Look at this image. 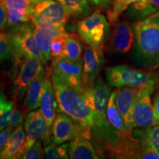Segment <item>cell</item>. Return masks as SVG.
<instances>
[{"label":"cell","mask_w":159,"mask_h":159,"mask_svg":"<svg viewBox=\"0 0 159 159\" xmlns=\"http://www.w3.org/2000/svg\"><path fill=\"white\" fill-rule=\"evenodd\" d=\"M69 15L56 0H39L32 5L30 22L35 26H66Z\"/></svg>","instance_id":"cell-6"},{"label":"cell","mask_w":159,"mask_h":159,"mask_svg":"<svg viewBox=\"0 0 159 159\" xmlns=\"http://www.w3.org/2000/svg\"><path fill=\"white\" fill-rule=\"evenodd\" d=\"M8 28L5 33L11 44L16 66L31 57H39L45 64L44 57L35 40V25L33 23L29 21Z\"/></svg>","instance_id":"cell-3"},{"label":"cell","mask_w":159,"mask_h":159,"mask_svg":"<svg viewBox=\"0 0 159 159\" xmlns=\"http://www.w3.org/2000/svg\"><path fill=\"white\" fill-rule=\"evenodd\" d=\"M76 30L80 39L89 46L99 47L109 36V24L100 11L87 16L77 24Z\"/></svg>","instance_id":"cell-5"},{"label":"cell","mask_w":159,"mask_h":159,"mask_svg":"<svg viewBox=\"0 0 159 159\" xmlns=\"http://www.w3.org/2000/svg\"><path fill=\"white\" fill-rule=\"evenodd\" d=\"M41 112L43 116H44L47 125V134L45 138L43 139V146L52 143V127L54 122L55 116H56V111L57 108V103L55 97L54 86L52 83L51 78L49 76L46 80L42 95L41 99V105H40Z\"/></svg>","instance_id":"cell-14"},{"label":"cell","mask_w":159,"mask_h":159,"mask_svg":"<svg viewBox=\"0 0 159 159\" xmlns=\"http://www.w3.org/2000/svg\"><path fill=\"white\" fill-rule=\"evenodd\" d=\"M7 13V27L30 21L33 4L30 0H1Z\"/></svg>","instance_id":"cell-17"},{"label":"cell","mask_w":159,"mask_h":159,"mask_svg":"<svg viewBox=\"0 0 159 159\" xmlns=\"http://www.w3.org/2000/svg\"><path fill=\"white\" fill-rule=\"evenodd\" d=\"M1 93H2V91H1V87H0V94H1Z\"/></svg>","instance_id":"cell-40"},{"label":"cell","mask_w":159,"mask_h":159,"mask_svg":"<svg viewBox=\"0 0 159 159\" xmlns=\"http://www.w3.org/2000/svg\"><path fill=\"white\" fill-rule=\"evenodd\" d=\"M14 102L9 100L5 92L0 94V131L10 125Z\"/></svg>","instance_id":"cell-25"},{"label":"cell","mask_w":159,"mask_h":159,"mask_svg":"<svg viewBox=\"0 0 159 159\" xmlns=\"http://www.w3.org/2000/svg\"><path fill=\"white\" fill-rule=\"evenodd\" d=\"M48 77V73L43 67L30 83L24 99V108L25 111H31L39 108L43 85Z\"/></svg>","instance_id":"cell-19"},{"label":"cell","mask_w":159,"mask_h":159,"mask_svg":"<svg viewBox=\"0 0 159 159\" xmlns=\"http://www.w3.org/2000/svg\"><path fill=\"white\" fill-rule=\"evenodd\" d=\"M105 77L109 85L122 88H145L154 89L158 80L157 75L150 71L130 68L128 65H119L105 69Z\"/></svg>","instance_id":"cell-4"},{"label":"cell","mask_w":159,"mask_h":159,"mask_svg":"<svg viewBox=\"0 0 159 159\" xmlns=\"http://www.w3.org/2000/svg\"><path fill=\"white\" fill-rule=\"evenodd\" d=\"M91 3L100 7H107L110 5V0H90Z\"/></svg>","instance_id":"cell-36"},{"label":"cell","mask_w":159,"mask_h":159,"mask_svg":"<svg viewBox=\"0 0 159 159\" xmlns=\"http://www.w3.org/2000/svg\"><path fill=\"white\" fill-rule=\"evenodd\" d=\"M7 13L2 2L0 0V30L7 27Z\"/></svg>","instance_id":"cell-33"},{"label":"cell","mask_w":159,"mask_h":159,"mask_svg":"<svg viewBox=\"0 0 159 159\" xmlns=\"http://www.w3.org/2000/svg\"><path fill=\"white\" fill-rule=\"evenodd\" d=\"M25 140V131L21 124L11 133L3 148L0 151V159L19 158Z\"/></svg>","instance_id":"cell-20"},{"label":"cell","mask_w":159,"mask_h":159,"mask_svg":"<svg viewBox=\"0 0 159 159\" xmlns=\"http://www.w3.org/2000/svg\"><path fill=\"white\" fill-rule=\"evenodd\" d=\"M134 57L148 69L159 53V11L134 25Z\"/></svg>","instance_id":"cell-2"},{"label":"cell","mask_w":159,"mask_h":159,"mask_svg":"<svg viewBox=\"0 0 159 159\" xmlns=\"http://www.w3.org/2000/svg\"><path fill=\"white\" fill-rule=\"evenodd\" d=\"M77 136L86 138L82 129L72 119L63 112H58L52 127V141L56 144L70 142Z\"/></svg>","instance_id":"cell-10"},{"label":"cell","mask_w":159,"mask_h":159,"mask_svg":"<svg viewBox=\"0 0 159 159\" xmlns=\"http://www.w3.org/2000/svg\"><path fill=\"white\" fill-rule=\"evenodd\" d=\"M69 156L71 159H97L101 158L89 139L81 136H77L69 142Z\"/></svg>","instance_id":"cell-21"},{"label":"cell","mask_w":159,"mask_h":159,"mask_svg":"<svg viewBox=\"0 0 159 159\" xmlns=\"http://www.w3.org/2000/svg\"><path fill=\"white\" fill-rule=\"evenodd\" d=\"M26 140L25 145L21 151V154L23 155L28 149L33 146L39 139L45 138L47 134V125L44 116H43L41 108L31 111L26 117L25 125Z\"/></svg>","instance_id":"cell-12"},{"label":"cell","mask_w":159,"mask_h":159,"mask_svg":"<svg viewBox=\"0 0 159 159\" xmlns=\"http://www.w3.org/2000/svg\"><path fill=\"white\" fill-rule=\"evenodd\" d=\"M13 130L14 129L9 125L7 128L4 129L3 130L0 131V151L3 148L4 145L5 144L6 142L7 141V139H8L10 136H11V133L13 132Z\"/></svg>","instance_id":"cell-34"},{"label":"cell","mask_w":159,"mask_h":159,"mask_svg":"<svg viewBox=\"0 0 159 159\" xmlns=\"http://www.w3.org/2000/svg\"><path fill=\"white\" fill-rule=\"evenodd\" d=\"M13 56L11 44L5 33L0 32V64Z\"/></svg>","instance_id":"cell-31"},{"label":"cell","mask_w":159,"mask_h":159,"mask_svg":"<svg viewBox=\"0 0 159 159\" xmlns=\"http://www.w3.org/2000/svg\"><path fill=\"white\" fill-rule=\"evenodd\" d=\"M42 60L37 57L27 58L21 63L19 72L12 85V90L18 101L25 99L30 83L43 68Z\"/></svg>","instance_id":"cell-8"},{"label":"cell","mask_w":159,"mask_h":159,"mask_svg":"<svg viewBox=\"0 0 159 159\" xmlns=\"http://www.w3.org/2000/svg\"><path fill=\"white\" fill-rule=\"evenodd\" d=\"M66 33L58 35L52 42L50 47V57L52 60L58 58L62 55L66 44Z\"/></svg>","instance_id":"cell-29"},{"label":"cell","mask_w":159,"mask_h":159,"mask_svg":"<svg viewBox=\"0 0 159 159\" xmlns=\"http://www.w3.org/2000/svg\"><path fill=\"white\" fill-rule=\"evenodd\" d=\"M146 2L152 8L159 10V0H148Z\"/></svg>","instance_id":"cell-38"},{"label":"cell","mask_w":159,"mask_h":159,"mask_svg":"<svg viewBox=\"0 0 159 159\" xmlns=\"http://www.w3.org/2000/svg\"><path fill=\"white\" fill-rule=\"evenodd\" d=\"M148 0H114V5L108 12V19L111 25H115L118 21L120 15L132 3L146 2Z\"/></svg>","instance_id":"cell-26"},{"label":"cell","mask_w":159,"mask_h":159,"mask_svg":"<svg viewBox=\"0 0 159 159\" xmlns=\"http://www.w3.org/2000/svg\"><path fill=\"white\" fill-rule=\"evenodd\" d=\"M116 97V91H114L112 93H111L110 97H109L106 109L107 118H108V122L121 134L132 135V131L129 130V128L127 127L124 119L117 109Z\"/></svg>","instance_id":"cell-22"},{"label":"cell","mask_w":159,"mask_h":159,"mask_svg":"<svg viewBox=\"0 0 159 159\" xmlns=\"http://www.w3.org/2000/svg\"><path fill=\"white\" fill-rule=\"evenodd\" d=\"M66 44L61 57L83 63V45L79 37L73 33H66Z\"/></svg>","instance_id":"cell-23"},{"label":"cell","mask_w":159,"mask_h":159,"mask_svg":"<svg viewBox=\"0 0 159 159\" xmlns=\"http://www.w3.org/2000/svg\"><path fill=\"white\" fill-rule=\"evenodd\" d=\"M104 63L103 45L99 47L88 46L85 49L83 57V77L85 85L94 87Z\"/></svg>","instance_id":"cell-9"},{"label":"cell","mask_w":159,"mask_h":159,"mask_svg":"<svg viewBox=\"0 0 159 159\" xmlns=\"http://www.w3.org/2000/svg\"><path fill=\"white\" fill-rule=\"evenodd\" d=\"M94 101L96 112V124L92 130L98 131L111 126L107 118L106 109L109 97L111 95V88L101 77H98L95 81L94 88Z\"/></svg>","instance_id":"cell-13"},{"label":"cell","mask_w":159,"mask_h":159,"mask_svg":"<svg viewBox=\"0 0 159 159\" xmlns=\"http://www.w3.org/2000/svg\"><path fill=\"white\" fill-rule=\"evenodd\" d=\"M66 33V26H55L43 25L35 26V37L39 47L42 52L47 63L50 57V47L52 42L58 35Z\"/></svg>","instance_id":"cell-18"},{"label":"cell","mask_w":159,"mask_h":159,"mask_svg":"<svg viewBox=\"0 0 159 159\" xmlns=\"http://www.w3.org/2000/svg\"><path fill=\"white\" fill-rule=\"evenodd\" d=\"M153 107L155 111V116H156V125L159 124V92L155 97L153 101Z\"/></svg>","instance_id":"cell-35"},{"label":"cell","mask_w":159,"mask_h":159,"mask_svg":"<svg viewBox=\"0 0 159 159\" xmlns=\"http://www.w3.org/2000/svg\"><path fill=\"white\" fill-rule=\"evenodd\" d=\"M159 68V53L157 55V57L155 59V61L152 62V65L148 69V70H154Z\"/></svg>","instance_id":"cell-37"},{"label":"cell","mask_w":159,"mask_h":159,"mask_svg":"<svg viewBox=\"0 0 159 159\" xmlns=\"http://www.w3.org/2000/svg\"><path fill=\"white\" fill-rule=\"evenodd\" d=\"M30 2L32 4H33V3L36 2H38V1H39V0H30Z\"/></svg>","instance_id":"cell-39"},{"label":"cell","mask_w":159,"mask_h":159,"mask_svg":"<svg viewBox=\"0 0 159 159\" xmlns=\"http://www.w3.org/2000/svg\"><path fill=\"white\" fill-rule=\"evenodd\" d=\"M146 89H152L122 87L116 91V105L117 109L124 119L127 127L131 131L135 128L133 119L134 105L140 95Z\"/></svg>","instance_id":"cell-11"},{"label":"cell","mask_w":159,"mask_h":159,"mask_svg":"<svg viewBox=\"0 0 159 159\" xmlns=\"http://www.w3.org/2000/svg\"><path fill=\"white\" fill-rule=\"evenodd\" d=\"M142 142L159 154V124L145 131L142 136Z\"/></svg>","instance_id":"cell-28"},{"label":"cell","mask_w":159,"mask_h":159,"mask_svg":"<svg viewBox=\"0 0 159 159\" xmlns=\"http://www.w3.org/2000/svg\"><path fill=\"white\" fill-rule=\"evenodd\" d=\"M44 156L48 159H67L69 156V143L56 144L51 143L44 147Z\"/></svg>","instance_id":"cell-27"},{"label":"cell","mask_w":159,"mask_h":159,"mask_svg":"<svg viewBox=\"0 0 159 159\" xmlns=\"http://www.w3.org/2000/svg\"><path fill=\"white\" fill-rule=\"evenodd\" d=\"M135 41L134 26L128 21L117 23L109 37L108 47L111 52L119 54L128 53Z\"/></svg>","instance_id":"cell-16"},{"label":"cell","mask_w":159,"mask_h":159,"mask_svg":"<svg viewBox=\"0 0 159 159\" xmlns=\"http://www.w3.org/2000/svg\"><path fill=\"white\" fill-rule=\"evenodd\" d=\"M153 91L146 89L137 99L133 113L135 128L148 129L156 125L154 107L150 97Z\"/></svg>","instance_id":"cell-15"},{"label":"cell","mask_w":159,"mask_h":159,"mask_svg":"<svg viewBox=\"0 0 159 159\" xmlns=\"http://www.w3.org/2000/svg\"><path fill=\"white\" fill-rule=\"evenodd\" d=\"M52 61V74L63 82L81 91L89 86L83 81V63L74 62L63 57Z\"/></svg>","instance_id":"cell-7"},{"label":"cell","mask_w":159,"mask_h":159,"mask_svg":"<svg viewBox=\"0 0 159 159\" xmlns=\"http://www.w3.org/2000/svg\"><path fill=\"white\" fill-rule=\"evenodd\" d=\"M61 4L69 16L80 18L92 12L90 0H56Z\"/></svg>","instance_id":"cell-24"},{"label":"cell","mask_w":159,"mask_h":159,"mask_svg":"<svg viewBox=\"0 0 159 159\" xmlns=\"http://www.w3.org/2000/svg\"><path fill=\"white\" fill-rule=\"evenodd\" d=\"M57 103V111L67 114L83 130L91 134L96 124L94 87L87 86L83 91L71 86L51 72Z\"/></svg>","instance_id":"cell-1"},{"label":"cell","mask_w":159,"mask_h":159,"mask_svg":"<svg viewBox=\"0 0 159 159\" xmlns=\"http://www.w3.org/2000/svg\"><path fill=\"white\" fill-rule=\"evenodd\" d=\"M24 118H25V112L21 109L13 108V111H12L10 126H11L13 129L16 128L18 126L22 124Z\"/></svg>","instance_id":"cell-32"},{"label":"cell","mask_w":159,"mask_h":159,"mask_svg":"<svg viewBox=\"0 0 159 159\" xmlns=\"http://www.w3.org/2000/svg\"><path fill=\"white\" fill-rule=\"evenodd\" d=\"M44 156V151L43 150V139L38 140L33 146H31L20 158L22 159H41Z\"/></svg>","instance_id":"cell-30"}]
</instances>
